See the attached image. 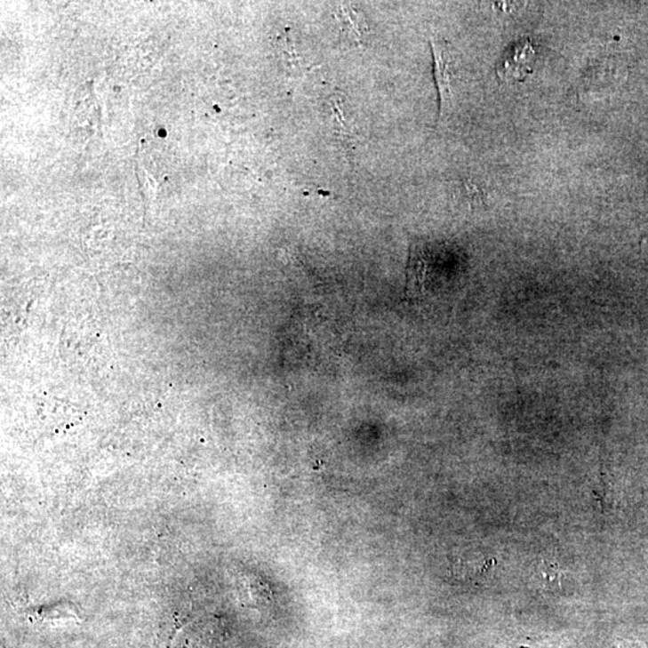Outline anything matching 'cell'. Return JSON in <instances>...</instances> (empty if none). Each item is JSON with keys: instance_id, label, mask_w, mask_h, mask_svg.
<instances>
[{"instance_id": "1", "label": "cell", "mask_w": 648, "mask_h": 648, "mask_svg": "<svg viewBox=\"0 0 648 648\" xmlns=\"http://www.w3.org/2000/svg\"><path fill=\"white\" fill-rule=\"evenodd\" d=\"M536 50L528 37L512 44L496 67L497 76L503 82H524L533 72Z\"/></svg>"}, {"instance_id": "2", "label": "cell", "mask_w": 648, "mask_h": 648, "mask_svg": "<svg viewBox=\"0 0 648 648\" xmlns=\"http://www.w3.org/2000/svg\"><path fill=\"white\" fill-rule=\"evenodd\" d=\"M430 44L434 54V74L440 94V116H442L452 101V58L448 44L444 40L432 36Z\"/></svg>"}, {"instance_id": "3", "label": "cell", "mask_w": 648, "mask_h": 648, "mask_svg": "<svg viewBox=\"0 0 648 648\" xmlns=\"http://www.w3.org/2000/svg\"><path fill=\"white\" fill-rule=\"evenodd\" d=\"M335 15L339 23L341 24L342 32L348 34L356 43H362L368 28L360 13L356 12L352 6L340 5L336 8Z\"/></svg>"}, {"instance_id": "4", "label": "cell", "mask_w": 648, "mask_h": 648, "mask_svg": "<svg viewBox=\"0 0 648 648\" xmlns=\"http://www.w3.org/2000/svg\"><path fill=\"white\" fill-rule=\"evenodd\" d=\"M538 578L545 591L557 593L564 589L567 574L557 564L541 560L540 567H538Z\"/></svg>"}, {"instance_id": "5", "label": "cell", "mask_w": 648, "mask_h": 648, "mask_svg": "<svg viewBox=\"0 0 648 648\" xmlns=\"http://www.w3.org/2000/svg\"><path fill=\"white\" fill-rule=\"evenodd\" d=\"M492 567V561L466 562L460 560L452 565V571L462 580L476 581L479 578L484 576L485 572H489Z\"/></svg>"}, {"instance_id": "6", "label": "cell", "mask_w": 648, "mask_h": 648, "mask_svg": "<svg viewBox=\"0 0 648 648\" xmlns=\"http://www.w3.org/2000/svg\"><path fill=\"white\" fill-rule=\"evenodd\" d=\"M620 648H644V644L633 643V641L623 640L620 643Z\"/></svg>"}]
</instances>
